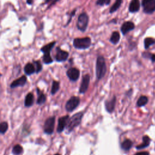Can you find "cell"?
<instances>
[{
    "label": "cell",
    "instance_id": "1",
    "mask_svg": "<svg viewBox=\"0 0 155 155\" xmlns=\"http://www.w3.org/2000/svg\"><path fill=\"white\" fill-rule=\"evenodd\" d=\"M107 72V66L104 58L99 56L96 60V75L98 80L104 78Z\"/></svg>",
    "mask_w": 155,
    "mask_h": 155
},
{
    "label": "cell",
    "instance_id": "2",
    "mask_svg": "<svg viewBox=\"0 0 155 155\" xmlns=\"http://www.w3.org/2000/svg\"><path fill=\"white\" fill-rule=\"evenodd\" d=\"M82 115H83V113L79 112L69 119L66 126V129L68 131H71L72 130L79 124L82 118Z\"/></svg>",
    "mask_w": 155,
    "mask_h": 155
},
{
    "label": "cell",
    "instance_id": "3",
    "mask_svg": "<svg viewBox=\"0 0 155 155\" xmlns=\"http://www.w3.org/2000/svg\"><path fill=\"white\" fill-rule=\"evenodd\" d=\"M74 46L77 49L84 50L89 48L91 46V41L89 37L78 38L74 40Z\"/></svg>",
    "mask_w": 155,
    "mask_h": 155
},
{
    "label": "cell",
    "instance_id": "4",
    "mask_svg": "<svg viewBox=\"0 0 155 155\" xmlns=\"http://www.w3.org/2000/svg\"><path fill=\"white\" fill-rule=\"evenodd\" d=\"M89 18L88 15L86 12H82L81 14L78 18V21L76 24L77 28L81 32H86L89 24Z\"/></svg>",
    "mask_w": 155,
    "mask_h": 155
},
{
    "label": "cell",
    "instance_id": "5",
    "mask_svg": "<svg viewBox=\"0 0 155 155\" xmlns=\"http://www.w3.org/2000/svg\"><path fill=\"white\" fill-rule=\"evenodd\" d=\"M144 12L147 14H151L155 11V0H142Z\"/></svg>",
    "mask_w": 155,
    "mask_h": 155
},
{
    "label": "cell",
    "instance_id": "6",
    "mask_svg": "<svg viewBox=\"0 0 155 155\" xmlns=\"http://www.w3.org/2000/svg\"><path fill=\"white\" fill-rule=\"evenodd\" d=\"M80 99L77 96L71 97L66 104V109L67 111H72L74 110L79 104Z\"/></svg>",
    "mask_w": 155,
    "mask_h": 155
},
{
    "label": "cell",
    "instance_id": "7",
    "mask_svg": "<svg viewBox=\"0 0 155 155\" xmlns=\"http://www.w3.org/2000/svg\"><path fill=\"white\" fill-rule=\"evenodd\" d=\"M55 122V117H50L48 118L44 123V133L48 134V135H51V134H52L54 130Z\"/></svg>",
    "mask_w": 155,
    "mask_h": 155
},
{
    "label": "cell",
    "instance_id": "8",
    "mask_svg": "<svg viewBox=\"0 0 155 155\" xmlns=\"http://www.w3.org/2000/svg\"><path fill=\"white\" fill-rule=\"evenodd\" d=\"M90 80V76L89 74H87L82 77L81 84L79 90L80 94H85V93L87 91L89 86Z\"/></svg>",
    "mask_w": 155,
    "mask_h": 155
},
{
    "label": "cell",
    "instance_id": "9",
    "mask_svg": "<svg viewBox=\"0 0 155 155\" xmlns=\"http://www.w3.org/2000/svg\"><path fill=\"white\" fill-rule=\"evenodd\" d=\"M69 53L67 51L62 50L60 47L56 48L55 59L57 62L66 61L69 57Z\"/></svg>",
    "mask_w": 155,
    "mask_h": 155
},
{
    "label": "cell",
    "instance_id": "10",
    "mask_svg": "<svg viewBox=\"0 0 155 155\" xmlns=\"http://www.w3.org/2000/svg\"><path fill=\"white\" fill-rule=\"evenodd\" d=\"M67 77L71 81H76L80 75L79 70L75 67H71L68 69L66 72Z\"/></svg>",
    "mask_w": 155,
    "mask_h": 155
},
{
    "label": "cell",
    "instance_id": "11",
    "mask_svg": "<svg viewBox=\"0 0 155 155\" xmlns=\"http://www.w3.org/2000/svg\"><path fill=\"white\" fill-rule=\"evenodd\" d=\"M135 27V25L133 22L131 21H126L124 23H123L121 27V30L122 32V34L123 35H126L127 33H129L130 31L133 30Z\"/></svg>",
    "mask_w": 155,
    "mask_h": 155
},
{
    "label": "cell",
    "instance_id": "12",
    "mask_svg": "<svg viewBox=\"0 0 155 155\" xmlns=\"http://www.w3.org/2000/svg\"><path fill=\"white\" fill-rule=\"evenodd\" d=\"M27 82V77L26 76H22L18 78L17 79L14 81L12 84H10V87L12 89L16 88L18 87H23L24 86Z\"/></svg>",
    "mask_w": 155,
    "mask_h": 155
},
{
    "label": "cell",
    "instance_id": "13",
    "mask_svg": "<svg viewBox=\"0 0 155 155\" xmlns=\"http://www.w3.org/2000/svg\"><path fill=\"white\" fill-rule=\"evenodd\" d=\"M69 119V116L68 115L61 117L58 120V125L57 127V131L58 133H61L64 130L65 127L67 126V121Z\"/></svg>",
    "mask_w": 155,
    "mask_h": 155
},
{
    "label": "cell",
    "instance_id": "14",
    "mask_svg": "<svg viewBox=\"0 0 155 155\" xmlns=\"http://www.w3.org/2000/svg\"><path fill=\"white\" fill-rule=\"evenodd\" d=\"M139 0H131L129 5V12L131 13H135L138 12L140 9Z\"/></svg>",
    "mask_w": 155,
    "mask_h": 155
},
{
    "label": "cell",
    "instance_id": "15",
    "mask_svg": "<svg viewBox=\"0 0 155 155\" xmlns=\"http://www.w3.org/2000/svg\"><path fill=\"white\" fill-rule=\"evenodd\" d=\"M116 97L113 96L112 99H111L110 100H108L105 103L106 109L108 112L111 113L113 110H114L116 104Z\"/></svg>",
    "mask_w": 155,
    "mask_h": 155
},
{
    "label": "cell",
    "instance_id": "16",
    "mask_svg": "<svg viewBox=\"0 0 155 155\" xmlns=\"http://www.w3.org/2000/svg\"><path fill=\"white\" fill-rule=\"evenodd\" d=\"M24 71L27 75H32L34 73H35V66L33 64L29 63L25 66V67L24 68Z\"/></svg>",
    "mask_w": 155,
    "mask_h": 155
},
{
    "label": "cell",
    "instance_id": "17",
    "mask_svg": "<svg viewBox=\"0 0 155 155\" xmlns=\"http://www.w3.org/2000/svg\"><path fill=\"white\" fill-rule=\"evenodd\" d=\"M34 96L32 93H29L25 98L24 105L26 107H30L34 104Z\"/></svg>",
    "mask_w": 155,
    "mask_h": 155
},
{
    "label": "cell",
    "instance_id": "18",
    "mask_svg": "<svg viewBox=\"0 0 155 155\" xmlns=\"http://www.w3.org/2000/svg\"><path fill=\"white\" fill-rule=\"evenodd\" d=\"M55 44H56L55 41L50 43L47 44V45L43 46L42 48H41V51H42V52L44 54H50L51 50H52V49L54 47Z\"/></svg>",
    "mask_w": 155,
    "mask_h": 155
},
{
    "label": "cell",
    "instance_id": "19",
    "mask_svg": "<svg viewBox=\"0 0 155 155\" xmlns=\"http://www.w3.org/2000/svg\"><path fill=\"white\" fill-rule=\"evenodd\" d=\"M120 40V34L118 32H113L110 36V41L113 44H116L119 42Z\"/></svg>",
    "mask_w": 155,
    "mask_h": 155
},
{
    "label": "cell",
    "instance_id": "20",
    "mask_svg": "<svg viewBox=\"0 0 155 155\" xmlns=\"http://www.w3.org/2000/svg\"><path fill=\"white\" fill-rule=\"evenodd\" d=\"M142 140H143L142 143L140 145H139V146H138L136 147L137 149L141 150V149L146 148V147H148L149 146L150 142V138L149 136H144L143 137V138H142Z\"/></svg>",
    "mask_w": 155,
    "mask_h": 155
},
{
    "label": "cell",
    "instance_id": "21",
    "mask_svg": "<svg viewBox=\"0 0 155 155\" xmlns=\"http://www.w3.org/2000/svg\"><path fill=\"white\" fill-rule=\"evenodd\" d=\"M37 93L38 95V98L37 99V104L39 105H42L46 101V96L43 92L41 91V90L39 89H37Z\"/></svg>",
    "mask_w": 155,
    "mask_h": 155
},
{
    "label": "cell",
    "instance_id": "22",
    "mask_svg": "<svg viewBox=\"0 0 155 155\" xmlns=\"http://www.w3.org/2000/svg\"><path fill=\"white\" fill-rule=\"evenodd\" d=\"M132 142L130 139H126L121 144V147L124 150L128 151L132 147Z\"/></svg>",
    "mask_w": 155,
    "mask_h": 155
},
{
    "label": "cell",
    "instance_id": "23",
    "mask_svg": "<svg viewBox=\"0 0 155 155\" xmlns=\"http://www.w3.org/2000/svg\"><path fill=\"white\" fill-rule=\"evenodd\" d=\"M148 102V98L146 96H141L137 101V106L142 107L146 105Z\"/></svg>",
    "mask_w": 155,
    "mask_h": 155
},
{
    "label": "cell",
    "instance_id": "24",
    "mask_svg": "<svg viewBox=\"0 0 155 155\" xmlns=\"http://www.w3.org/2000/svg\"><path fill=\"white\" fill-rule=\"evenodd\" d=\"M122 2V0H116L115 4L111 7L110 9V13L113 14V12H115L121 6Z\"/></svg>",
    "mask_w": 155,
    "mask_h": 155
},
{
    "label": "cell",
    "instance_id": "25",
    "mask_svg": "<svg viewBox=\"0 0 155 155\" xmlns=\"http://www.w3.org/2000/svg\"><path fill=\"white\" fill-rule=\"evenodd\" d=\"M59 87H60L59 82L56 81H54L52 82V86H51V95H55L56 93L59 90Z\"/></svg>",
    "mask_w": 155,
    "mask_h": 155
},
{
    "label": "cell",
    "instance_id": "26",
    "mask_svg": "<svg viewBox=\"0 0 155 155\" xmlns=\"http://www.w3.org/2000/svg\"><path fill=\"white\" fill-rule=\"evenodd\" d=\"M155 44V39L152 38H147L144 39V47L146 49H149L150 46Z\"/></svg>",
    "mask_w": 155,
    "mask_h": 155
},
{
    "label": "cell",
    "instance_id": "27",
    "mask_svg": "<svg viewBox=\"0 0 155 155\" xmlns=\"http://www.w3.org/2000/svg\"><path fill=\"white\" fill-rule=\"evenodd\" d=\"M23 152V147L21 146L20 145H18V144H17V145L13 147L12 153L14 154L19 155V154H21Z\"/></svg>",
    "mask_w": 155,
    "mask_h": 155
},
{
    "label": "cell",
    "instance_id": "28",
    "mask_svg": "<svg viewBox=\"0 0 155 155\" xmlns=\"http://www.w3.org/2000/svg\"><path fill=\"white\" fill-rule=\"evenodd\" d=\"M43 61L44 63L46 64H50L51 63H53V59L51 58V56H50V54H45L43 55Z\"/></svg>",
    "mask_w": 155,
    "mask_h": 155
},
{
    "label": "cell",
    "instance_id": "29",
    "mask_svg": "<svg viewBox=\"0 0 155 155\" xmlns=\"http://www.w3.org/2000/svg\"><path fill=\"white\" fill-rule=\"evenodd\" d=\"M34 65L35 68V72L36 74L39 73V72L43 69V66L41 64V62L38 60L34 61Z\"/></svg>",
    "mask_w": 155,
    "mask_h": 155
},
{
    "label": "cell",
    "instance_id": "30",
    "mask_svg": "<svg viewBox=\"0 0 155 155\" xmlns=\"http://www.w3.org/2000/svg\"><path fill=\"white\" fill-rule=\"evenodd\" d=\"M8 129V124L6 122L0 123V133H5Z\"/></svg>",
    "mask_w": 155,
    "mask_h": 155
},
{
    "label": "cell",
    "instance_id": "31",
    "mask_svg": "<svg viewBox=\"0 0 155 155\" xmlns=\"http://www.w3.org/2000/svg\"><path fill=\"white\" fill-rule=\"evenodd\" d=\"M110 1L111 0H97L96 4L100 6H104L109 5L110 3Z\"/></svg>",
    "mask_w": 155,
    "mask_h": 155
},
{
    "label": "cell",
    "instance_id": "32",
    "mask_svg": "<svg viewBox=\"0 0 155 155\" xmlns=\"http://www.w3.org/2000/svg\"><path fill=\"white\" fill-rule=\"evenodd\" d=\"M151 55H152V54L150 53V52H147V51H145V52L142 53V54L143 58H146V59H150L151 58Z\"/></svg>",
    "mask_w": 155,
    "mask_h": 155
},
{
    "label": "cell",
    "instance_id": "33",
    "mask_svg": "<svg viewBox=\"0 0 155 155\" xmlns=\"http://www.w3.org/2000/svg\"><path fill=\"white\" fill-rule=\"evenodd\" d=\"M76 10L75 9V10H74V11H72L71 12V14H70V18H69V21H68V22H67V24H66V26H67L70 23V21H71V18H72V17H73V16H75V14H76Z\"/></svg>",
    "mask_w": 155,
    "mask_h": 155
},
{
    "label": "cell",
    "instance_id": "34",
    "mask_svg": "<svg viewBox=\"0 0 155 155\" xmlns=\"http://www.w3.org/2000/svg\"><path fill=\"white\" fill-rule=\"evenodd\" d=\"M135 155H149V153L147 151H142L136 153Z\"/></svg>",
    "mask_w": 155,
    "mask_h": 155
},
{
    "label": "cell",
    "instance_id": "35",
    "mask_svg": "<svg viewBox=\"0 0 155 155\" xmlns=\"http://www.w3.org/2000/svg\"><path fill=\"white\" fill-rule=\"evenodd\" d=\"M150 59L153 62V63H155V54H152L151 55Z\"/></svg>",
    "mask_w": 155,
    "mask_h": 155
},
{
    "label": "cell",
    "instance_id": "36",
    "mask_svg": "<svg viewBox=\"0 0 155 155\" xmlns=\"http://www.w3.org/2000/svg\"><path fill=\"white\" fill-rule=\"evenodd\" d=\"M54 1H55V0H45L44 4H48V3H50L51 2V3H52Z\"/></svg>",
    "mask_w": 155,
    "mask_h": 155
},
{
    "label": "cell",
    "instance_id": "37",
    "mask_svg": "<svg viewBox=\"0 0 155 155\" xmlns=\"http://www.w3.org/2000/svg\"><path fill=\"white\" fill-rule=\"evenodd\" d=\"M26 1H27V3L29 5H31V4H32L33 3V1H34V0H26Z\"/></svg>",
    "mask_w": 155,
    "mask_h": 155
},
{
    "label": "cell",
    "instance_id": "38",
    "mask_svg": "<svg viewBox=\"0 0 155 155\" xmlns=\"http://www.w3.org/2000/svg\"><path fill=\"white\" fill-rule=\"evenodd\" d=\"M55 155H60L59 154H55Z\"/></svg>",
    "mask_w": 155,
    "mask_h": 155
},
{
    "label": "cell",
    "instance_id": "39",
    "mask_svg": "<svg viewBox=\"0 0 155 155\" xmlns=\"http://www.w3.org/2000/svg\"><path fill=\"white\" fill-rule=\"evenodd\" d=\"M1 74H0V77H1Z\"/></svg>",
    "mask_w": 155,
    "mask_h": 155
}]
</instances>
